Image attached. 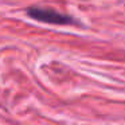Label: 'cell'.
Masks as SVG:
<instances>
[{"instance_id": "1", "label": "cell", "mask_w": 125, "mask_h": 125, "mask_svg": "<svg viewBox=\"0 0 125 125\" xmlns=\"http://www.w3.org/2000/svg\"><path fill=\"white\" fill-rule=\"evenodd\" d=\"M26 14L38 22H43L47 24H57V26H65V24H74V19L66 14L55 11L50 8H41V7H28L26 10Z\"/></svg>"}]
</instances>
